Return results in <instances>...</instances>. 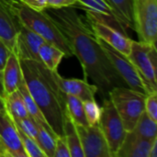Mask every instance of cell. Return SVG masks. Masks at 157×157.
Wrapping results in <instances>:
<instances>
[{"mask_svg":"<svg viewBox=\"0 0 157 157\" xmlns=\"http://www.w3.org/2000/svg\"><path fill=\"white\" fill-rule=\"evenodd\" d=\"M45 11L68 40L74 56L81 63L86 81L90 78L103 97L115 86H126L99 45L98 38L74 6L47 7Z\"/></svg>","mask_w":157,"mask_h":157,"instance_id":"obj_1","label":"cell"},{"mask_svg":"<svg viewBox=\"0 0 157 157\" xmlns=\"http://www.w3.org/2000/svg\"><path fill=\"white\" fill-rule=\"evenodd\" d=\"M19 62L23 78L38 108L54 133L63 136L67 111L65 93L59 84L58 72L49 70L36 60Z\"/></svg>","mask_w":157,"mask_h":157,"instance_id":"obj_2","label":"cell"},{"mask_svg":"<svg viewBox=\"0 0 157 157\" xmlns=\"http://www.w3.org/2000/svg\"><path fill=\"white\" fill-rule=\"evenodd\" d=\"M9 5L20 24L40 35L45 41L58 47L64 52L65 57L74 56L68 40L45 9L42 11L33 10L23 5L19 0H9Z\"/></svg>","mask_w":157,"mask_h":157,"instance_id":"obj_3","label":"cell"},{"mask_svg":"<svg viewBox=\"0 0 157 157\" xmlns=\"http://www.w3.org/2000/svg\"><path fill=\"white\" fill-rule=\"evenodd\" d=\"M108 96L118 111L125 130L132 131L140 116L144 112L147 95L128 86H115L109 91Z\"/></svg>","mask_w":157,"mask_h":157,"instance_id":"obj_4","label":"cell"},{"mask_svg":"<svg viewBox=\"0 0 157 157\" xmlns=\"http://www.w3.org/2000/svg\"><path fill=\"white\" fill-rule=\"evenodd\" d=\"M128 58L138 70L146 95L157 92V51L155 44L132 40Z\"/></svg>","mask_w":157,"mask_h":157,"instance_id":"obj_5","label":"cell"},{"mask_svg":"<svg viewBox=\"0 0 157 157\" xmlns=\"http://www.w3.org/2000/svg\"><path fill=\"white\" fill-rule=\"evenodd\" d=\"M132 19L140 41L156 45L157 0H134Z\"/></svg>","mask_w":157,"mask_h":157,"instance_id":"obj_6","label":"cell"},{"mask_svg":"<svg viewBox=\"0 0 157 157\" xmlns=\"http://www.w3.org/2000/svg\"><path fill=\"white\" fill-rule=\"evenodd\" d=\"M98 126L109 145L111 157H116L126 136L127 131L123 122L109 98H104Z\"/></svg>","mask_w":157,"mask_h":157,"instance_id":"obj_7","label":"cell"},{"mask_svg":"<svg viewBox=\"0 0 157 157\" xmlns=\"http://www.w3.org/2000/svg\"><path fill=\"white\" fill-rule=\"evenodd\" d=\"M98 40L99 45L103 49L109 62L114 66V68L116 69L118 74L121 75V77L123 79L126 86L133 90L146 94L143 79L138 70L130 61L128 56L115 50L113 47H111L110 45H109L102 40L98 38Z\"/></svg>","mask_w":157,"mask_h":157,"instance_id":"obj_8","label":"cell"},{"mask_svg":"<svg viewBox=\"0 0 157 157\" xmlns=\"http://www.w3.org/2000/svg\"><path fill=\"white\" fill-rule=\"evenodd\" d=\"M86 17L90 28L97 38L102 40L124 55H129L132 40L129 38L127 34L89 14H86Z\"/></svg>","mask_w":157,"mask_h":157,"instance_id":"obj_9","label":"cell"},{"mask_svg":"<svg viewBox=\"0 0 157 157\" xmlns=\"http://www.w3.org/2000/svg\"><path fill=\"white\" fill-rule=\"evenodd\" d=\"M85 157H111L106 138L98 124L76 125Z\"/></svg>","mask_w":157,"mask_h":157,"instance_id":"obj_10","label":"cell"},{"mask_svg":"<svg viewBox=\"0 0 157 157\" xmlns=\"http://www.w3.org/2000/svg\"><path fill=\"white\" fill-rule=\"evenodd\" d=\"M0 140L8 157H28L22 146L17 126L6 109L0 110Z\"/></svg>","mask_w":157,"mask_h":157,"instance_id":"obj_11","label":"cell"},{"mask_svg":"<svg viewBox=\"0 0 157 157\" xmlns=\"http://www.w3.org/2000/svg\"><path fill=\"white\" fill-rule=\"evenodd\" d=\"M45 41L40 35L19 23L14 52L19 60L40 61L39 48Z\"/></svg>","mask_w":157,"mask_h":157,"instance_id":"obj_12","label":"cell"},{"mask_svg":"<svg viewBox=\"0 0 157 157\" xmlns=\"http://www.w3.org/2000/svg\"><path fill=\"white\" fill-rule=\"evenodd\" d=\"M19 22L11 10L9 0H0V39L14 52Z\"/></svg>","mask_w":157,"mask_h":157,"instance_id":"obj_13","label":"cell"},{"mask_svg":"<svg viewBox=\"0 0 157 157\" xmlns=\"http://www.w3.org/2000/svg\"><path fill=\"white\" fill-rule=\"evenodd\" d=\"M23 79L22 70L18 57L15 52H10L2 70V81L5 98L16 91Z\"/></svg>","mask_w":157,"mask_h":157,"instance_id":"obj_14","label":"cell"},{"mask_svg":"<svg viewBox=\"0 0 157 157\" xmlns=\"http://www.w3.org/2000/svg\"><path fill=\"white\" fill-rule=\"evenodd\" d=\"M154 140L141 138L132 131L127 132L116 157H148Z\"/></svg>","mask_w":157,"mask_h":157,"instance_id":"obj_15","label":"cell"},{"mask_svg":"<svg viewBox=\"0 0 157 157\" xmlns=\"http://www.w3.org/2000/svg\"><path fill=\"white\" fill-rule=\"evenodd\" d=\"M59 84L65 94L73 95L82 101L95 99L96 94L98 92L96 85L88 84L86 80L81 79H66L58 75Z\"/></svg>","mask_w":157,"mask_h":157,"instance_id":"obj_16","label":"cell"},{"mask_svg":"<svg viewBox=\"0 0 157 157\" xmlns=\"http://www.w3.org/2000/svg\"><path fill=\"white\" fill-rule=\"evenodd\" d=\"M39 56L40 63L52 72H58V66L61 63L63 57H65L64 52L58 47L43 41L39 48Z\"/></svg>","mask_w":157,"mask_h":157,"instance_id":"obj_17","label":"cell"},{"mask_svg":"<svg viewBox=\"0 0 157 157\" xmlns=\"http://www.w3.org/2000/svg\"><path fill=\"white\" fill-rule=\"evenodd\" d=\"M63 136L65 137L70 156L71 157H85L84 152L81 146L80 138L75 127V122L70 119V117L66 116L63 123Z\"/></svg>","mask_w":157,"mask_h":157,"instance_id":"obj_18","label":"cell"},{"mask_svg":"<svg viewBox=\"0 0 157 157\" xmlns=\"http://www.w3.org/2000/svg\"><path fill=\"white\" fill-rule=\"evenodd\" d=\"M17 90L19 91V93H20V95H21V97L23 98V101L25 103V106H26V109L28 110L29 115L30 117H32L39 124H40L43 127H45L46 129L53 132L51 129V127L49 126V124L47 123L43 114L41 113L40 109L38 108L35 100L33 99L32 96L30 95V93H29V89L27 87V85H26V82H25L24 78L22 79L21 83L19 84V86L17 87Z\"/></svg>","mask_w":157,"mask_h":157,"instance_id":"obj_19","label":"cell"},{"mask_svg":"<svg viewBox=\"0 0 157 157\" xmlns=\"http://www.w3.org/2000/svg\"><path fill=\"white\" fill-rule=\"evenodd\" d=\"M124 27L133 29L132 10L134 0H106Z\"/></svg>","mask_w":157,"mask_h":157,"instance_id":"obj_20","label":"cell"},{"mask_svg":"<svg viewBox=\"0 0 157 157\" xmlns=\"http://www.w3.org/2000/svg\"><path fill=\"white\" fill-rule=\"evenodd\" d=\"M5 103L6 110L8 112V114L11 116L13 120L24 119L29 116L26 109L25 103L23 101V98L17 89L6 96Z\"/></svg>","mask_w":157,"mask_h":157,"instance_id":"obj_21","label":"cell"},{"mask_svg":"<svg viewBox=\"0 0 157 157\" xmlns=\"http://www.w3.org/2000/svg\"><path fill=\"white\" fill-rule=\"evenodd\" d=\"M65 105L67 114L70 119L75 122V124L81 126L88 125L85 114L84 104L80 98L73 95L65 94Z\"/></svg>","mask_w":157,"mask_h":157,"instance_id":"obj_22","label":"cell"},{"mask_svg":"<svg viewBox=\"0 0 157 157\" xmlns=\"http://www.w3.org/2000/svg\"><path fill=\"white\" fill-rule=\"evenodd\" d=\"M132 132L141 138L152 141L157 138V121H153L145 112H143Z\"/></svg>","mask_w":157,"mask_h":157,"instance_id":"obj_23","label":"cell"},{"mask_svg":"<svg viewBox=\"0 0 157 157\" xmlns=\"http://www.w3.org/2000/svg\"><path fill=\"white\" fill-rule=\"evenodd\" d=\"M37 122V121H36ZM38 125V133L36 137V142L44 153L46 157H53L55 149V140L58 137L53 132L46 129L42 125Z\"/></svg>","mask_w":157,"mask_h":157,"instance_id":"obj_24","label":"cell"},{"mask_svg":"<svg viewBox=\"0 0 157 157\" xmlns=\"http://www.w3.org/2000/svg\"><path fill=\"white\" fill-rule=\"evenodd\" d=\"M17 132L20 137V141L22 144V146L24 148V151L26 152V155L28 157H46L39 144H37L36 140L33 138L28 136L26 133H24L21 130H19L17 127Z\"/></svg>","mask_w":157,"mask_h":157,"instance_id":"obj_25","label":"cell"},{"mask_svg":"<svg viewBox=\"0 0 157 157\" xmlns=\"http://www.w3.org/2000/svg\"><path fill=\"white\" fill-rule=\"evenodd\" d=\"M84 109L88 125H97L99 122L101 116V108L95 99L83 101Z\"/></svg>","mask_w":157,"mask_h":157,"instance_id":"obj_26","label":"cell"},{"mask_svg":"<svg viewBox=\"0 0 157 157\" xmlns=\"http://www.w3.org/2000/svg\"><path fill=\"white\" fill-rule=\"evenodd\" d=\"M16 126L21 130L24 133H26L28 136L33 138L36 140L37 133H38V125L36 121L30 117L28 116L24 119H19V120H13Z\"/></svg>","mask_w":157,"mask_h":157,"instance_id":"obj_27","label":"cell"},{"mask_svg":"<svg viewBox=\"0 0 157 157\" xmlns=\"http://www.w3.org/2000/svg\"><path fill=\"white\" fill-rule=\"evenodd\" d=\"M144 112L155 121H157V92L148 94L144 102Z\"/></svg>","mask_w":157,"mask_h":157,"instance_id":"obj_28","label":"cell"},{"mask_svg":"<svg viewBox=\"0 0 157 157\" xmlns=\"http://www.w3.org/2000/svg\"><path fill=\"white\" fill-rule=\"evenodd\" d=\"M53 157H71L65 137L58 136L55 140V149Z\"/></svg>","mask_w":157,"mask_h":157,"instance_id":"obj_29","label":"cell"},{"mask_svg":"<svg viewBox=\"0 0 157 157\" xmlns=\"http://www.w3.org/2000/svg\"><path fill=\"white\" fill-rule=\"evenodd\" d=\"M47 7L61 8L67 6H76L78 0H45Z\"/></svg>","mask_w":157,"mask_h":157,"instance_id":"obj_30","label":"cell"},{"mask_svg":"<svg viewBox=\"0 0 157 157\" xmlns=\"http://www.w3.org/2000/svg\"><path fill=\"white\" fill-rule=\"evenodd\" d=\"M19 1L26 6L36 11H42L47 8L45 0H19Z\"/></svg>","mask_w":157,"mask_h":157,"instance_id":"obj_31","label":"cell"},{"mask_svg":"<svg viewBox=\"0 0 157 157\" xmlns=\"http://www.w3.org/2000/svg\"><path fill=\"white\" fill-rule=\"evenodd\" d=\"M10 50L6 47L4 41L0 39V72H2L4 65L6 62L7 57L10 54Z\"/></svg>","mask_w":157,"mask_h":157,"instance_id":"obj_32","label":"cell"},{"mask_svg":"<svg viewBox=\"0 0 157 157\" xmlns=\"http://www.w3.org/2000/svg\"><path fill=\"white\" fill-rule=\"evenodd\" d=\"M148 157H157V138H155L153 141V144H152L150 151H149Z\"/></svg>","mask_w":157,"mask_h":157,"instance_id":"obj_33","label":"cell"},{"mask_svg":"<svg viewBox=\"0 0 157 157\" xmlns=\"http://www.w3.org/2000/svg\"><path fill=\"white\" fill-rule=\"evenodd\" d=\"M0 95L5 98L4 87H3V81H2V72H0Z\"/></svg>","mask_w":157,"mask_h":157,"instance_id":"obj_34","label":"cell"},{"mask_svg":"<svg viewBox=\"0 0 157 157\" xmlns=\"http://www.w3.org/2000/svg\"><path fill=\"white\" fill-rule=\"evenodd\" d=\"M6 109V103H5V98L0 95V110H5Z\"/></svg>","mask_w":157,"mask_h":157,"instance_id":"obj_35","label":"cell"}]
</instances>
